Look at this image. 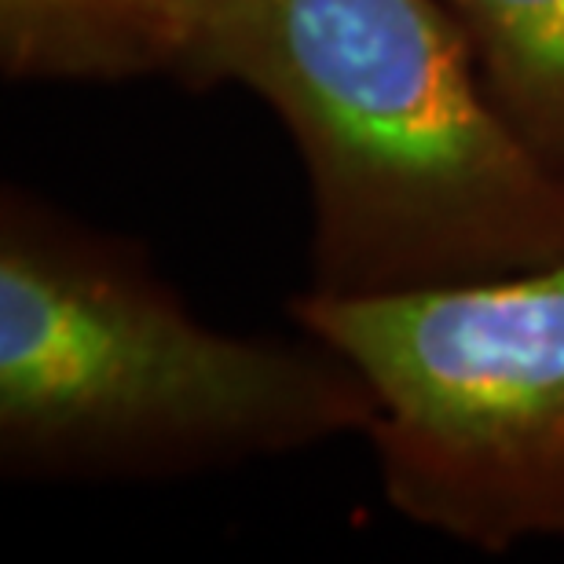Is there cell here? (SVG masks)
<instances>
[{
    "instance_id": "1",
    "label": "cell",
    "mask_w": 564,
    "mask_h": 564,
    "mask_svg": "<svg viewBox=\"0 0 564 564\" xmlns=\"http://www.w3.org/2000/svg\"><path fill=\"white\" fill-rule=\"evenodd\" d=\"M180 74L253 88L312 184V293L466 286L564 261V176L440 0H191Z\"/></svg>"
},
{
    "instance_id": "2",
    "label": "cell",
    "mask_w": 564,
    "mask_h": 564,
    "mask_svg": "<svg viewBox=\"0 0 564 564\" xmlns=\"http://www.w3.org/2000/svg\"><path fill=\"white\" fill-rule=\"evenodd\" d=\"M330 352L195 319L132 257L26 198L0 220V447L11 469L162 477L367 433Z\"/></svg>"
},
{
    "instance_id": "3",
    "label": "cell",
    "mask_w": 564,
    "mask_h": 564,
    "mask_svg": "<svg viewBox=\"0 0 564 564\" xmlns=\"http://www.w3.org/2000/svg\"><path fill=\"white\" fill-rule=\"evenodd\" d=\"M293 315L375 397L381 488L408 521L502 554L564 539V261Z\"/></svg>"
},
{
    "instance_id": "4",
    "label": "cell",
    "mask_w": 564,
    "mask_h": 564,
    "mask_svg": "<svg viewBox=\"0 0 564 564\" xmlns=\"http://www.w3.org/2000/svg\"><path fill=\"white\" fill-rule=\"evenodd\" d=\"M191 0H0L8 82H132L184 66Z\"/></svg>"
},
{
    "instance_id": "5",
    "label": "cell",
    "mask_w": 564,
    "mask_h": 564,
    "mask_svg": "<svg viewBox=\"0 0 564 564\" xmlns=\"http://www.w3.org/2000/svg\"><path fill=\"white\" fill-rule=\"evenodd\" d=\"M495 107L564 176V0H440Z\"/></svg>"
}]
</instances>
